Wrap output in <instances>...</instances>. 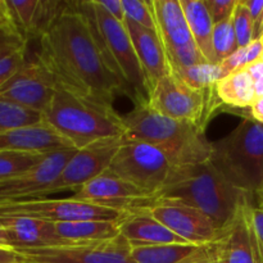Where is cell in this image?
Returning <instances> with one entry per match:
<instances>
[{
	"label": "cell",
	"mask_w": 263,
	"mask_h": 263,
	"mask_svg": "<svg viewBox=\"0 0 263 263\" xmlns=\"http://www.w3.org/2000/svg\"><path fill=\"white\" fill-rule=\"evenodd\" d=\"M35 58L50 74L55 89L110 105L117 95L127 94L104 54L91 18L77 2L69 3L39 39Z\"/></svg>",
	"instance_id": "6da1fadb"
},
{
	"label": "cell",
	"mask_w": 263,
	"mask_h": 263,
	"mask_svg": "<svg viewBox=\"0 0 263 263\" xmlns=\"http://www.w3.org/2000/svg\"><path fill=\"white\" fill-rule=\"evenodd\" d=\"M156 199L175 200L197 208L220 231L228 228L252 198L234 186L210 161L174 167Z\"/></svg>",
	"instance_id": "7a4b0ae2"
},
{
	"label": "cell",
	"mask_w": 263,
	"mask_h": 263,
	"mask_svg": "<svg viewBox=\"0 0 263 263\" xmlns=\"http://www.w3.org/2000/svg\"><path fill=\"white\" fill-rule=\"evenodd\" d=\"M126 136L158 148L174 167L192 166L208 162L212 156V143L204 128L161 115L148 100L136 103L127 116H123Z\"/></svg>",
	"instance_id": "3957f363"
},
{
	"label": "cell",
	"mask_w": 263,
	"mask_h": 263,
	"mask_svg": "<svg viewBox=\"0 0 263 263\" xmlns=\"http://www.w3.org/2000/svg\"><path fill=\"white\" fill-rule=\"evenodd\" d=\"M43 122L76 149L127 133L123 116L113 105L59 87L43 112Z\"/></svg>",
	"instance_id": "277c9868"
},
{
	"label": "cell",
	"mask_w": 263,
	"mask_h": 263,
	"mask_svg": "<svg viewBox=\"0 0 263 263\" xmlns=\"http://www.w3.org/2000/svg\"><path fill=\"white\" fill-rule=\"evenodd\" d=\"M210 162L263 207V123L244 118L229 135L212 143Z\"/></svg>",
	"instance_id": "5b68a950"
},
{
	"label": "cell",
	"mask_w": 263,
	"mask_h": 263,
	"mask_svg": "<svg viewBox=\"0 0 263 263\" xmlns=\"http://www.w3.org/2000/svg\"><path fill=\"white\" fill-rule=\"evenodd\" d=\"M80 9L91 18L102 48L110 66L125 85L127 94L134 102L148 100V84L141 64L136 55L125 22L113 18L97 0L77 2Z\"/></svg>",
	"instance_id": "8992f818"
},
{
	"label": "cell",
	"mask_w": 263,
	"mask_h": 263,
	"mask_svg": "<svg viewBox=\"0 0 263 263\" xmlns=\"http://www.w3.org/2000/svg\"><path fill=\"white\" fill-rule=\"evenodd\" d=\"M148 103L161 115L194 123L204 130L220 104H222L216 94L215 86L194 89L171 72L152 87Z\"/></svg>",
	"instance_id": "52a82bcc"
},
{
	"label": "cell",
	"mask_w": 263,
	"mask_h": 263,
	"mask_svg": "<svg viewBox=\"0 0 263 263\" xmlns=\"http://www.w3.org/2000/svg\"><path fill=\"white\" fill-rule=\"evenodd\" d=\"M172 168L174 166L158 148L125 135L108 172L135 185L156 199L166 185Z\"/></svg>",
	"instance_id": "ba28073f"
},
{
	"label": "cell",
	"mask_w": 263,
	"mask_h": 263,
	"mask_svg": "<svg viewBox=\"0 0 263 263\" xmlns=\"http://www.w3.org/2000/svg\"><path fill=\"white\" fill-rule=\"evenodd\" d=\"M125 211L107 205L82 202L72 198L64 199H28L0 204V216L30 217L48 222H73V221H118Z\"/></svg>",
	"instance_id": "9c48e42d"
},
{
	"label": "cell",
	"mask_w": 263,
	"mask_h": 263,
	"mask_svg": "<svg viewBox=\"0 0 263 263\" xmlns=\"http://www.w3.org/2000/svg\"><path fill=\"white\" fill-rule=\"evenodd\" d=\"M25 263H135L131 247L123 236L99 243L17 251Z\"/></svg>",
	"instance_id": "30bf717a"
},
{
	"label": "cell",
	"mask_w": 263,
	"mask_h": 263,
	"mask_svg": "<svg viewBox=\"0 0 263 263\" xmlns=\"http://www.w3.org/2000/svg\"><path fill=\"white\" fill-rule=\"evenodd\" d=\"M139 208L148 212L172 233L190 244L207 246L213 243L221 233L210 217L184 203L153 199L149 204Z\"/></svg>",
	"instance_id": "8fae6325"
},
{
	"label": "cell",
	"mask_w": 263,
	"mask_h": 263,
	"mask_svg": "<svg viewBox=\"0 0 263 263\" xmlns=\"http://www.w3.org/2000/svg\"><path fill=\"white\" fill-rule=\"evenodd\" d=\"M76 151V148H67L46 154L45 158L30 171L0 181V204L40 199L45 198V195L53 194L55 180Z\"/></svg>",
	"instance_id": "7c38bea8"
},
{
	"label": "cell",
	"mask_w": 263,
	"mask_h": 263,
	"mask_svg": "<svg viewBox=\"0 0 263 263\" xmlns=\"http://www.w3.org/2000/svg\"><path fill=\"white\" fill-rule=\"evenodd\" d=\"M123 138L125 136L100 140L77 149L55 180L53 193L79 190L90 180L108 171Z\"/></svg>",
	"instance_id": "4fadbf2b"
},
{
	"label": "cell",
	"mask_w": 263,
	"mask_h": 263,
	"mask_svg": "<svg viewBox=\"0 0 263 263\" xmlns=\"http://www.w3.org/2000/svg\"><path fill=\"white\" fill-rule=\"evenodd\" d=\"M55 92V84L36 58L23 66L0 87V97L18 105L43 113Z\"/></svg>",
	"instance_id": "5bb4252c"
},
{
	"label": "cell",
	"mask_w": 263,
	"mask_h": 263,
	"mask_svg": "<svg viewBox=\"0 0 263 263\" xmlns=\"http://www.w3.org/2000/svg\"><path fill=\"white\" fill-rule=\"evenodd\" d=\"M73 198L82 202L107 205L125 212L134 208L144 207L153 200V198L149 197L135 185L115 176L108 171L82 185L79 190H76Z\"/></svg>",
	"instance_id": "9a60e30c"
},
{
	"label": "cell",
	"mask_w": 263,
	"mask_h": 263,
	"mask_svg": "<svg viewBox=\"0 0 263 263\" xmlns=\"http://www.w3.org/2000/svg\"><path fill=\"white\" fill-rule=\"evenodd\" d=\"M0 221L7 233L8 247L15 251L77 244L61 238L53 222L18 216H0Z\"/></svg>",
	"instance_id": "2e32d148"
},
{
	"label": "cell",
	"mask_w": 263,
	"mask_h": 263,
	"mask_svg": "<svg viewBox=\"0 0 263 263\" xmlns=\"http://www.w3.org/2000/svg\"><path fill=\"white\" fill-rule=\"evenodd\" d=\"M253 203L244 204L235 220L223 229L218 238L210 244L213 263H254L247 210Z\"/></svg>",
	"instance_id": "e0dca14e"
},
{
	"label": "cell",
	"mask_w": 263,
	"mask_h": 263,
	"mask_svg": "<svg viewBox=\"0 0 263 263\" xmlns=\"http://www.w3.org/2000/svg\"><path fill=\"white\" fill-rule=\"evenodd\" d=\"M117 225L121 236L127 240L130 247L187 243L140 208L126 211Z\"/></svg>",
	"instance_id": "ac0fdd59"
},
{
	"label": "cell",
	"mask_w": 263,
	"mask_h": 263,
	"mask_svg": "<svg viewBox=\"0 0 263 263\" xmlns=\"http://www.w3.org/2000/svg\"><path fill=\"white\" fill-rule=\"evenodd\" d=\"M125 25L135 48L141 68L145 74L149 95L156 82L170 73L168 62H167L163 45L156 31L143 27L127 18L125 20Z\"/></svg>",
	"instance_id": "d6986e66"
},
{
	"label": "cell",
	"mask_w": 263,
	"mask_h": 263,
	"mask_svg": "<svg viewBox=\"0 0 263 263\" xmlns=\"http://www.w3.org/2000/svg\"><path fill=\"white\" fill-rule=\"evenodd\" d=\"M67 148L73 146L44 122L0 133V152L48 154Z\"/></svg>",
	"instance_id": "ffe728a7"
},
{
	"label": "cell",
	"mask_w": 263,
	"mask_h": 263,
	"mask_svg": "<svg viewBox=\"0 0 263 263\" xmlns=\"http://www.w3.org/2000/svg\"><path fill=\"white\" fill-rule=\"evenodd\" d=\"M164 53L194 43L180 0H149Z\"/></svg>",
	"instance_id": "44dd1931"
},
{
	"label": "cell",
	"mask_w": 263,
	"mask_h": 263,
	"mask_svg": "<svg viewBox=\"0 0 263 263\" xmlns=\"http://www.w3.org/2000/svg\"><path fill=\"white\" fill-rule=\"evenodd\" d=\"M210 244H159V246L131 247L135 263H192L210 257Z\"/></svg>",
	"instance_id": "7402d4cb"
},
{
	"label": "cell",
	"mask_w": 263,
	"mask_h": 263,
	"mask_svg": "<svg viewBox=\"0 0 263 263\" xmlns=\"http://www.w3.org/2000/svg\"><path fill=\"white\" fill-rule=\"evenodd\" d=\"M180 2L195 45L210 63L217 64L212 46L215 23L211 18L204 2L203 0H180Z\"/></svg>",
	"instance_id": "603a6c76"
},
{
	"label": "cell",
	"mask_w": 263,
	"mask_h": 263,
	"mask_svg": "<svg viewBox=\"0 0 263 263\" xmlns=\"http://www.w3.org/2000/svg\"><path fill=\"white\" fill-rule=\"evenodd\" d=\"M54 225L58 235L72 243H99L121 235L117 221H73Z\"/></svg>",
	"instance_id": "cb8c5ba5"
},
{
	"label": "cell",
	"mask_w": 263,
	"mask_h": 263,
	"mask_svg": "<svg viewBox=\"0 0 263 263\" xmlns=\"http://www.w3.org/2000/svg\"><path fill=\"white\" fill-rule=\"evenodd\" d=\"M215 90L221 103L233 108H251L257 100L254 81L246 68L226 74L215 85Z\"/></svg>",
	"instance_id": "d4e9b609"
},
{
	"label": "cell",
	"mask_w": 263,
	"mask_h": 263,
	"mask_svg": "<svg viewBox=\"0 0 263 263\" xmlns=\"http://www.w3.org/2000/svg\"><path fill=\"white\" fill-rule=\"evenodd\" d=\"M43 122V113L18 105L0 97V133Z\"/></svg>",
	"instance_id": "484cf974"
},
{
	"label": "cell",
	"mask_w": 263,
	"mask_h": 263,
	"mask_svg": "<svg viewBox=\"0 0 263 263\" xmlns=\"http://www.w3.org/2000/svg\"><path fill=\"white\" fill-rule=\"evenodd\" d=\"M45 157L46 154L26 152H0V181L30 171Z\"/></svg>",
	"instance_id": "4316f807"
},
{
	"label": "cell",
	"mask_w": 263,
	"mask_h": 263,
	"mask_svg": "<svg viewBox=\"0 0 263 263\" xmlns=\"http://www.w3.org/2000/svg\"><path fill=\"white\" fill-rule=\"evenodd\" d=\"M175 76L181 79L185 84L194 89H210L213 87L222 77H225L220 64H213L210 62L197 64L189 68L177 72H171Z\"/></svg>",
	"instance_id": "83f0119b"
},
{
	"label": "cell",
	"mask_w": 263,
	"mask_h": 263,
	"mask_svg": "<svg viewBox=\"0 0 263 263\" xmlns=\"http://www.w3.org/2000/svg\"><path fill=\"white\" fill-rule=\"evenodd\" d=\"M212 46L215 51L216 63L220 64L239 49L234 30L233 15L220 23H216L212 33Z\"/></svg>",
	"instance_id": "f1b7e54d"
},
{
	"label": "cell",
	"mask_w": 263,
	"mask_h": 263,
	"mask_svg": "<svg viewBox=\"0 0 263 263\" xmlns=\"http://www.w3.org/2000/svg\"><path fill=\"white\" fill-rule=\"evenodd\" d=\"M263 54V44L259 40H253L248 46L246 48H239L234 54H231L229 58L222 61L220 63L221 68H222L223 73L229 74L231 72L236 71L239 68L248 66V64L253 63L261 59Z\"/></svg>",
	"instance_id": "f546056e"
},
{
	"label": "cell",
	"mask_w": 263,
	"mask_h": 263,
	"mask_svg": "<svg viewBox=\"0 0 263 263\" xmlns=\"http://www.w3.org/2000/svg\"><path fill=\"white\" fill-rule=\"evenodd\" d=\"M233 23L239 48H246L254 40V22L243 0L236 2L233 12Z\"/></svg>",
	"instance_id": "4dcf8cb0"
},
{
	"label": "cell",
	"mask_w": 263,
	"mask_h": 263,
	"mask_svg": "<svg viewBox=\"0 0 263 263\" xmlns=\"http://www.w3.org/2000/svg\"><path fill=\"white\" fill-rule=\"evenodd\" d=\"M247 217L254 263H263V207H254L253 204H249Z\"/></svg>",
	"instance_id": "1f68e13d"
},
{
	"label": "cell",
	"mask_w": 263,
	"mask_h": 263,
	"mask_svg": "<svg viewBox=\"0 0 263 263\" xmlns=\"http://www.w3.org/2000/svg\"><path fill=\"white\" fill-rule=\"evenodd\" d=\"M123 10L127 20L134 21L143 27L156 31V22H154L153 12H152L149 0L140 2V0H122Z\"/></svg>",
	"instance_id": "d6a6232c"
},
{
	"label": "cell",
	"mask_w": 263,
	"mask_h": 263,
	"mask_svg": "<svg viewBox=\"0 0 263 263\" xmlns=\"http://www.w3.org/2000/svg\"><path fill=\"white\" fill-rule=\"evenodd\" d=\"M27 43L22 35L14 31L0 30V61L17 51L27 49Z\"/></svg>",
	"instance_id": "836d02e7"
},
{
	"label": "cell",
	"mask_w": 263,
	"mask_h": 263,
	"mask_svg": "<svg viewBox=\"0 0 263 263\" xmlns=\"http://www.w3.org/2000/svg\"><path fill=\"white\" fill-rule=\"evenodd\" d=\"M26 51H27V49H23V50L17 51V53L0 61V87L23 66V63L27 59Z\"/></svg>",
	"instance_id": "e575fe53"
},
{
	"label": "cell",
	"mask_w": 263,
	"mask_h": 263,
	"mask_svg": "<svg viewBox=\"0 0 263 263\" xmlns=\"http://www.w3.org/2000/svg\"><path fill=\"white\" fill-rule=\"evenodd\" d=\"M213 23H220L233 15L238 0H203Z\"/></svg>",
	"instance_id": "d590c367"
},
{
	"label": "cell",
	"mask_w": 263,
	"mask_h": 263,
	"mask_svg": "<svg viewBox=\"0 0 263 263\" xmlns=\"http://www.w3.org/2000/svg\"><path fill=\"white\" fill-rule=\"evenodd\" d=\"M0 30L14 31V32L20 33L17 26H15L12 10L8 5V0H0Z\"/></svg>",
	"instance_id": "8d00e7d4"
},
{
	"label": "cell",
	"mask_w": 263,
	"mask_h": 263,
	"mask_svg": "<svg viewBox=\"0 0 263 263\" xmlns=\"http://www.w3.org/2000/svg\"><path fill=\"white\" fill-rule=\"evenodd\" d=\"M113 18H116L120 22H125L126 15L125 10H123L122 0H97Z\"/></svg>",
	"instance_id": "74e56055"
},
{
	"label": "cell",
	"mask_w": 263,
	"mask_h": 263,
	"mask_svg": "<svg viewBox=\"0 0 263 263\" xmlns=\"http://www.w3.org/2000/svg\"><path fill=\"white\" fill-rule=\"evenodd\" d=\"M0 263H25V258L15 249L0 247Z\"/></svg>",
	"instance_id": "f35d334b"
},
{
	"label": "cell",
	"mask_w": 263,
	"mask_h": 263,
	"mask_svg": "<svg viewBox=\"0 0 263 263\" xmlns=\"http://www.w3.org/2000/svg\"><path fill=\"white\" fill-rule=\"evenodd\" d=\"M246 7L248 8L249 13L252 15V20L254 22V31H256L258 21L261 18V14L263 12V0H243Z\"/></svg>",
	"instance_id": "ab89813d"
},
{
	"label": "cell",
	"mask_w": 263,
	"mask_h": 263,
	"mask_svg": "<svg viewBox=\"0 0 263 263\" xmlns=\"http://www.w3.org/2000/svg\"><path fill=\"white\" fill-rule=\"evenodd\" d=\"M243 68L247 69L251 77L253 79V81H257V80L263 79V62L257 61L253 62V63L248 64V66L243 67Z\"/></svg>",
	"instance_id": "60d3db41"
},
{
	"label": "cell",
	"mask_w": 263,
	"mask_h": 263,
	"mask_svg": "<svg viewBox=\"0 0 263 263\" xmlns=\"http://www.w3.org/2000/svg\"><path fill=\"white\" fill-rule=\"evenodd\" d=\"M251 117L257 122L263 123V98H259L251 107Z\"/></svg>",
	"instance_id": "b9f144b4"
},
{
	"label": "cell",
	"mask_w": 263,
	"mask_h": 263,
	"mask_svg": "<svg viewBox=\"0 0 263 263\" xmlns=\"http://www.w3.org/2000/svg\"><path fill=\"white\" fill-rule=\"evenodd\" d=\"M254 91H256L257 99L263 98V79L254 81Z\"/></svg>",
	"instance_id": "7bdbcfd3"
},
{
	"label": "cell",
	"mask_w": 263,
	"mask_h": 263,
	"mask_svg": "<svg viewBox=\"0 0 263 263\" xmlns=\"http://www.w3.org/2000/svg\"><path fill=\"white\" fill-rule=\"evenodd\" d=\"M0 247H8L7 233H5V229L3 226L2 221H0Z\"/></svg>",
	"instance_id": "ee69618b"
},
{
	"label": "cell",
	"mask_w": 263,
	"mask_h": 263,
	"mask_svg": "<svg viewBox=\"0 0 263 263\" xmlns=\"http://www.w3.org/2000/svg\"><path fill=\"white\" fill-rule=\"evenodd\" d=\"M192 263H213L212 258L210 257H207V258H203V259H199V261H195V262H192Z\"/></svg>",
	"instance_id": "f6af8a7d"
},
{
	"label": "cell",
	"mask_w": 263,
	"mask_h": 263,
	"mask_svg": "<svg viewBox=\"0 0 263 263\" xmlns=\"http://www.w3.org/2000/svg\"><path fill=\"white\" fill-rule=\"evenodd\" d=\"M259 40H261V41H262V44H263V35L261 36V39H259Z\"/></svg>",
	"instance_id": "bcb514c9"
},
{
	"label": "cell",
	"mask_w": 263,
	"mask_h": 263,
	"mask_svg": "<svg viewBox=\"0 0 263 263\" xmlns=\"http://www.w3.org/2000/svg\"><path fill=\"white\" fill-rule=\"evenodd\" d=\"M259 61H262V62H263V54L261 55V59H259Z\"/></svg>",
	"instance_id": "7dc6e473"
}]
</instances>
